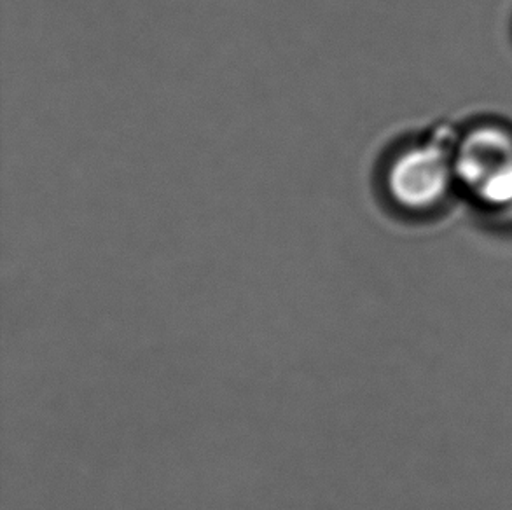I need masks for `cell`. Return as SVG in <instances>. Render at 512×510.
I'll return each instance as SVG.
<instances>
[{"label":"cell","instance_id":"6da1fadb","mask_svg":"<svg viewBox=\"0 0 512 510\" xmlns=\"http://www.w3.org/2000/svg\"><path fill=\"white\" fill-rule=\"evenodd\" d=\"M458 184L479 205L512 208V131L481 125L469 131L453 152Z\"/></svg>","mask_w":512,"mask_h":510},{"label":"cell","instance_id":"7a4b0ae2","mask_svg":"<svg viewBox=\"0 0 512 510\" xmlns=\"http://www.w3.org/2000/svg\"><path fill=\"white\" fill-rule=\"evenodd\" d=\"M455 182L453 154L434 142L395 152L383 173V186L394 207L413 214L439 207Z\"/></svg>","mask_w":512,"mask_h":510}]
</instances>
